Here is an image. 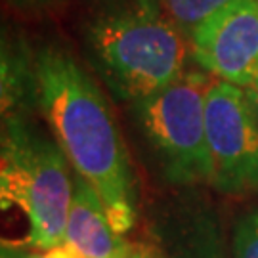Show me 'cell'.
Listing matches in <instances>:
<instances>
[{
  "mask_svg": "<svg viewBox=\"0 0 258 258\" xmlns=\"http://www.w3.org/2000/svg\"><path fill=\"white\" fill-rule=\"evenodd\" d=\"M231 258H258V211L243 214L235 224Z\"/></svg>",
  "mask_w": 258,
  "mask_h": 258,
  "instance_id": "30bf717a",
  "label": "cell"
},
{
  "mask_svg": "<svg viewBox=\"0 0 258 258\" xmlns=\"http://www.w3.org/2000/svg\"><path fill=\"white\" fill-rule=\"evenodd\" d=\"M212 81L187 69L176 81L134 103V115L163 174L174 184L211 182L205 103Z\"/></svg>",
  "mask_w": 258,
  "mask_h": 258,
  "instance_id": "277c9868",
  "label": "cell"
},
{
  "mask_svg": "<svg viewBox=\"0 0 258 258\" xmlns=\"http://www.w3.org/2000/svg\"><path fill=\"white\" fill-rule=\"evenodd\" d=\"M245 90H247V94H249L250 103H252V107H254L256 117H258V83L254 84V86H250V88H245Z\"/></svg>",
  "mask_w": 258,
  "mask_h": 258,
  "instance_id": "4fadbf2b",
  "label": "cell"
},
{
  "mask_svg": "<svg viewBox=\"0 0 258 258\" xmlns=\"http://www.w3.org/2000/svg\"><path fill=\"white\" fill-rule=\"evenodd\" d=\"M148 258H226L218 224L199 205H182L166 212L153 230Z\"/></svg>",
  "mask_w": 258,
  "mask_h": 258,
  "instance_id": "ba28073f",
  "label": "cell"
},
{
  "mask_svg": "<svg viewBox=\"0 0 258 258\" xmlns=\"http://www.w3.org/2000/svg\"><path fill=\"white\" fill-rule=\"evenodd\" d=\"M205 71L241 88L258 83V0H233L189 33Z\"/></svg>",
  "mask_w": 258,
  "mask_h": 258,
  "instance_id": "8992f818",
  "label": "cell"
},
{
  "mask_svg": "<svg viewBox=\"0 0 258 258\" xmlns=\"http://www.w3.org/2000/svg\"><path fill=\"white\" fill-rule=\"evenodd\" d=\"M83 38L111 94L132 105L187 71L182 27L159 0H92Z\"/></svg>",
  "mask_w": 258,
  "mask_h": 258,
  "instance_id": "7a4b0ae2",
  "label": "cell"
},
{
  "mask_svg": "<svg viewBox=\"0 0 258 258\" xmlns=\"http://www.w3.org/2000/svg\"><path fill=\"white\" fill-rule=\"evenodd\" d=\"M165 12L187 33H191L199 23L226 8L233 0H159Z\"/></svg>",
  "mask_w": 258,
  "mask_h": 258,
  "instance_id": "9c48e42d",
  "label": "cell"
},
{
  "mask_svg": "<svg viewBox=\"0 0 258 258\" xmlns=\"http://www.w3.org/2000/svg\"><path fill=\"white\" fill-rule=\"evenodd\" d=\"M209 184L226 195L258 191V117L245 88L212 81L205 103Z\"/></svg>",
  "mask_w": 258,
  "mask_h": 258,
  "instance_id": "5b68a950",
  "label": "cell"
},
{
  "mask_svg": "<svg viewBox=\"0 0 258 258\" xmlns=\"http://www.w3.org/2000/svg\"><path fill=\"white\" fill-rule=\"evenodd\" d=\"M33 81V98L75 174L102 197L115 231L126 233L136 220L132 174L102 90L73 55L54 46L38 50Z\"/></svg>",
  "mask_w": 258,
  "mask_h": 258,
  "instance_id": "6da1fadb",
  "label": "cell"
},
{
  "mask_svg": "<svg viewBox=\"0 0 258 258\" xmlns=\"http://www.w3.org/2000/svg\"><path fill=\"white\" fill-rule=\"evenodd\" d=\"M75 191L69 161L55 140L10 115L2 128L0 197L2 209H19L27 218L29 247L50 250L65 243Z\"/></svg>",
  "mask_w": 258,
  "mask_h": 258,
  "instance_id": "3957f363",
  "label": "cell"
},
{
  "mask_svg": "<svg viewBox=\"0 0 258 258\" xmlns=\"http://www.w3.org/2000/svg\"><path fill=\"white\" fill-rule=\"evenodd\" d=\"M75 191L65 243L83 258H130L132 249L111 226L102 197L84 178L75 174Z\"/></svg>",
  "mask_w": 258,
  "mask_h": 258,
  "instance_id": "52a82bcc",
  "label": "cell"
},
{
  "mask_svg": "<svg viewBox=\"0 0 258 258\" xmlns=\"http://www.w3.org/2000/svg\"><path fill=\"white\" fill-rule=\"evenodd\" d=\"M130 258H148V256H146V252H144V254H134V252H132V256Z\"/></svg>",
  "mask_w": 258,
  "mask_h": 258,
  "instance_id": "5bb4252c",
  "label": "cell"
},
{
  "mask_svg": "<svg viewBox=\"0 0 258 258\" xmlns=\"http://www.w3.org/2000/svg\"><path fill=\"white\" fill-rule=\"evenodd\" d=\"M40 258H83L75 249H71L67 243L59 245V247H54L50 250H44V254Z\"/></svg>",
  "mask_w": 258,
  "mask_h": 258,
  "instance_id": "7c38bea8",
  "label": "cell"
},
{
  "mask_svg": "<svg viewBox=\"0 0 258 258\" xmlns=\"http://www.w3.org/2000/svg\"><path fill=\"white\" fill-rule=\"evenodd\" d=\"M23 2H50V0H23Z\"/></svg>",
  "mask_w": 258,
  "mask_h": 258,
  "instance_id": "9a60e30c",
  "label": "cell"
},
{
  "mask_svg": "<svg viewBox=\"0 0 258 258\" xmlns=\"http://www.w3.org/2000/svg\"><path fill=\"white\" fill-rule=\"evenodd\" d=\"M42 254H38L37 249L23 245V243H2V252L0 258H40Z\"/></svg>",
  "mask_w": 258,
  "mask_h": 258,
  "instance_id": "8fae6325",
  "label": "cell"
}]
</instances>
